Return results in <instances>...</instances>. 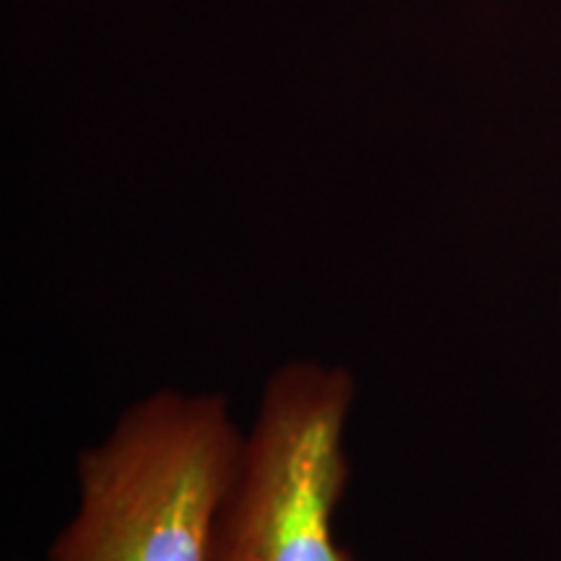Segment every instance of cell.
Here are the masks:
<instances>
[{
	"instance_id": "6da1fadb",
	"label": "cell",
	"mask_w": 561,
	"mask_h": 561,
	"mask_svg": "<svg viewBox=\"0 0 561 561\" xmlns=\"http://www.w3.org/2000/svg\"><path fill=\"white\" fill-rule=\"evenodd\" d=\"M244 430L219 392L153 390L76 460V510L45 561H208Z\"/></svg>"
},
{
	"instance_id": "7a4b0ae2",
	"label": "cell",
	"mask_w": 561,
	"mask_h": 561,
	"mask_svg": "<svg viewBox=\"0 0 561 561\" xmlns=\"http://www.w3.org/2000/svg\"><path fill=\"white\" fill-rule=\"evenodd\" d=\"M354 403L356 377L343 364L291 359L271 371L208 561H359L335 538Z\"/></svg>"
}]
</instances>
